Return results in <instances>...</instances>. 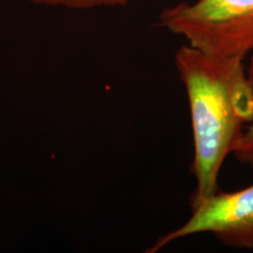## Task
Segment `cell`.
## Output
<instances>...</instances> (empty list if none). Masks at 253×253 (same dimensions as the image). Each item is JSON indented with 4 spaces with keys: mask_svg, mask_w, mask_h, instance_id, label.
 Returning a JSON list of instances; mask_svg holds the SVG:
<instances>
[{
    "mask_svg": "<svg viewBox=\"0 0 253 253\" xmlns=\"http://www.w3.org/2000/svg\"><path fill=\"white\" fill-rule=\"evenodd\" d=\"M248 77L253 86V56L248 67ZM232 154L240 163L253 167V120L245 126Z\"/></svg>",
    "mask_w": 253,
    "mask_h": 253,
    "instance_id": "cell-4",
    "label": "cell"
},
{
    "mask_svg": "<svg viewBox=\"0 0 253 253\" xmlns=\"http://www.w3.org/2000/svg\"><path fill=\"white\" fill-rule=\"evenodd\" d=\"M34 4L50 6H66L71 8H91L97 6L126 5L131 0H32Z\"/></svg>",
    "mask_w": 253,
    "mask_h": 253,
    "instance_id": "cell-5",
    "label": "cell"
},
{
    "mask_svg": "<svg viewBox=\"0 0 253 253\" xmlns=\"http://www.w3.org/2000/svg\"><path fill=\"white\" fill-rule=\"evenodd\" d=\"M160 26L213 55L245 60L253 50V0H195L161 12Z\"/></svg>",
    "mask_w": 253,
    "mask_h": 253,
    "instance_id": "cell-2",
    "label": "cell"
},
{
    "mask_svg": "<svg viewBox=\"0 0 253 253\" xmlns=\"http://www.w3.org/2000/svg\"><path fill=\"white\" fill-rule=\"evenodd\" d=\"M190 207L189 219L158 238L149 252L201 233H211L229 248L253 250V184L232 192L217 190Z\"/></svg>",
    "mask_w": 253,
    "mask_h": 253,
    "instance_id": "cell-3",
    "label": "cell"
},
{
    "mask_svg": "<svg viewBox=\"0 0 253 253\" xmlns=\"http://www.w3.org/2000/svg\"><path fill=\"white\" fill-rule=\"evenodd\" d=\"M175 63L191 115L196 190L190 203H194L219 190L220 168L253 120V86L243 59L185 45L176 52Z\"/></svg>",
    "mask_w": 253,
    "mask_h": 253,
    "instance_id": "cell-1",
    "label": "cell"
}]
</instances>
